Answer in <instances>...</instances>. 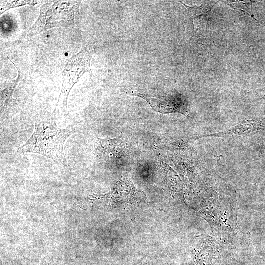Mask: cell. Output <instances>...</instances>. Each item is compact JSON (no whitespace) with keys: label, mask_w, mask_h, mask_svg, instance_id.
Segmentation results:
<instances>
[{"label":"cell","mask_w":265,"mask_h":265,"mask_svg":"<svg viewBox=\"0 0 265 265\" xmlns=\"http://www.w3.org/2000/svg\"><path fill=\"white\" fill-rule=\"evenodd\" d=\"M76 131L74 128H60L54 115L42 116L35 120V129L29 138L19 146L18 153H33L43 155L54 162L65 165L64 145Z\"/></svg>","instance_id":"obj_1"},{"label":"cell","mask_w":265,"mask_h":265,"mask_svg":"<svg viewBox=\"0 0 265 265\" xmlns=\"http://www.w3.org/2000/svg\"><path fill=\"white\" fill-rule=\"evenodd\" d=\"M78 11L76 1L47 2L41 6L38 19L27 33L33 35L58 26L74 28L77 26Z\"/></svg>","instance_id":"obj_2"},{"label":"cell","mask_w":265,"mask_h":265,"mask_svg":"<svg viewBox=\"0 0 265 265\" xmlns=\"http://www.w3.org/2000/svg\"><path fill=\"white\" fill-rule=\"evenodd\" d=\"M91 58L89 51L84 47L62 64V86L54 111L55 113L63 115L66 114L70 92L85 72H90Z\"/></svg>","instance_id":"obj_3"},{"label":"cell","mask_w":265,"mask_h":265,"mask_svg":"<svg viewBox=\"0 0 265 265\" xmlns=\"http://www.w3.org/2000/svg\"><path fill=\"white\" fill-rule=\"evenodd\" d=\"M144 98L155 110L164 113L178 112L186 116L188 113L186 98L178 92L160 98Z\"/></svg>","instance_id":"obj_4"},{"label":"cell","mask_w":265,"mask_h":265,"mask_svg":"<svg viewBox=\"0 0 265 265\" xmlns=\"http://www.w3.org/2000/svg\"><path fill=\"white\" fill-rule=\"evenodd\" d=\"M260 122L256 120H245L237 125L225 130L215 133L204 134L198 137L204 138L207 137H223V136H239L247 135L254 132L262 129Z\"/></svg>","instance_id":"obj_5"},{"label":"cell","mask_w":265,"mask_h":265,"mask_svg":"<svg viewBox=\"0 0 265 265\" xmlns=\"http://www.w3.org/2000/svg\"><path fill=\"white\" fill-rule=\"evenodd\" d=\"M217 2L211 1H205L200 6H189L181 2L187 10L188 13L191 18L193 23L196 20H199L200 26L203 24V21L204 22L208 20L209 13Z\"/></svg>","instance_id":"obj_6"},{"label":"cell","mask_w":265,"mask_h":265,"mask_svg":"<svg viewBox=\"0 0 265 265\" xmlns=\"http://www.w3.org/2000/svg\"><path fill=\"white\" fill-rule=\"evenodd\" d=\"M223 2L233 9L238 11L239 14L243 15L248 16L254 20L258 21V20L254 18L251 9L252 4L255 2L254 1H224Z\"/></svg>","instance_id":"obj_7"},{"label":"cell","mask_w":265,"mask_h":265,"mask_svg":"<svg viewBox=\"0 0 265 265\" xmlns=\"http://www.w3.org/2000/svg\"><path fill=\"white\" fill-rule=\"evenodd\" d=\"M20 79V74L18 77L13 82L10 83L5 89L1 91L0 93V106L3 108L9 101L13 93L14 90L17 85Z\"/></svg>","instance_id":"obj_8"},{"label":"cell","mask_w":265,"mask_h":265,"mask_svg":"<svg viewBox=\"0 0 265 265\" xmlns=\"http://www.w3.org/2000/svg\"><path fill=\"white\" fill-rule=\"evenodd\" d=\"M37 2L33 0H0V14L5 11L25 5H34Z\"/></svg>","instance_id":"obj_9"}]
</instances>
